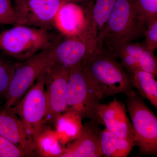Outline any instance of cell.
Masks as SVG:
<instances>
[{
	"label": "cell",
	"mask_w": 157,
	"mask_h": 157,
	"mask_svg": "<svg viewBox=\"0 0 157 157\" xmlns=\"http://www.w3.org/2000/svg\"><path fill=\"white\" fill-rule=\"evenodd\" d=\"M117 58L102 46L90 52L81 64L103 98L118 94L128 97L134 91L130 74Z\"/></svg>",
	"instance_id": "cell-1"
},
{
	"label": "cell",
	"mask_w": 157,
	"mask_h": 157,
	"mask_svg": "<svg viewBox=\"0 0 157 157\" xmlns=\"http://www.w3.org/2000/svg\"><path fill=\"white\" fill-rule=\"evenodd\" d=\"M145 28L132 0H117L107 23L96 40L94 50L105 44L111 51L143 36Z\"/></svg>",
	"instance_id": "cell-2"
},
{
	"label": "cell",
	"mask_w": 157,
	"mask_h": 157,
	"mask_svg": "<svg viewBox=\"0 0 157 157\" xmlns=\"http://www.w3.org/2000/svg\"><path fill=\"white\" fill-rule=\"evenodd\" d=\"M61 39L60 36L44 29L16 25L0 33V51L22 62Z\"/></svg>",
	"instance_id": "cell-3"
},
{
	"label": "cell",
	"mask_w": 157,
	"mask_h": 157,
	"mask_svg": "<svg viewBox=\"0 0 157 157\" xmlns=\"http://www.w3.org/2000/svg\"><path fill=\"white\" fill-rule=\"evenodd\" d=\"M139 155H157V118L135 91L126 101Z\"/></svg>",
	"instance_id": "cell-4"
},
{
	"label": "cell",
	"mask_w": 157,
	"mask_h": 157,
	"mask_svg": "<svg viewBox=\"0 0 157 157\" xmlns=\"http://www.w3.org/2000/svg\"><path fill=\"white\" fill-rule=\"evenodd\" d=\"M102 99L81 64L69 70L66 110L74 111L82 119L98 121L96 107Z\"/></svg>",
	"instance_id": "cell-5"
},
{
	"label": "cell",
	"mask_w": 157,
	"mask_h": 157,
	"mask_svg": "<svg viewBox=\"0 0 157 157\" xmlns=\"http://www.w3.org/2000/svg\"><path fill=\"white\" fill-rule=\"evenodd\" d=\"M57 42L25 60L16 63L4 110L16 105L45 71L50 61L52 50Z\"/></svg>",
	"instance_id": "cell-6"
},
{
	"label": "cell",
	"mask_w": 157,
	"mask_h": 157,
	"mask_svg": "<svg viewBox=\"0 0 157 157\" xmlns=\"http://www.w3.org/2000/svg\"><path fill=\"white\" fill-rule=\"evenodd\" d=\"M44 72L45 71L19 102L8 109L19 117L33 137L45 125L47 103Z\"/></svg>",
	"instance_id": "cell-7"
},
{
	"label": "cell",
	"mask_w": 157,
	"mask_h": 157,
	"mask_svg": "<svg viewBox=\"0 0 157 157\" xmlns=\"http://www.w3.org/2000/svg\"><path fill=\"white\" fill-rule=\"evenodd\" d=\"M69 2L70 0H15L16 25L50 31L54 27L55 18L60 8Z\"/></svg>",
	"instance_id": "cell-8"
},
{
	"label": "cell",
	"mask_w": 157,
	"mask_h": 157,
	"mask_svg": "<svg viewBox=\"0 0 157 157\" xmlns=\"http://www.w3.org/2000/svg\"><path fill=\"white\" fill-rule=\"evenodd\" d=\"M47 110L45 124H52L66 111L69 70L49 62L44 72Z\"/></svg>",
	"instance_id": "cell-9"
},
{
	"label": "cell",
	"mask_w": 157,
	"mask_h": 157,
	"mask_svg": "<svg viewBox=\"0 0 157 157\" xmlns=\"http://www.w3.org/2000/svg\"><path fill=\"white\" fill-rule=\"evenodd\" d=\"M96 113L98 121L110 133L135 143L134 128L124 103L116 99L107 104L100 103L96 107Z\"/></svg>",
	"instance_id": "cell-10"
},
{
	"label": "cell",
	"mask_w": 157,
	"mask_h": 157,
	"mask_svg": "<svg viewBox=\"0 0 157 157\" xmlns=\"http://www.w3.org/2000/svg\"><path fill=\"white\" fill-rule=\"evenodd\" d=\"M91 52L89 42L82 35L64 37L52 48L50 61L70 70L81 64Z\"/></svg>",
	"instance_id": "cell-11"
},
{
	"label": "cell",
	"mask_w": 157,
	"mask_h": 157,
	"mask_svg": "<svg viewBox=\"0 0 157 157\" xmlns=\"http://www.w3.org/2000/svg\"><path fill=\"white\" fill-rule=\"evenodd\" d=\"M121 60V64L131 74L137 70H143L157 76V59L154 52L148 50L144 43L129 42L111 51Z\"/></svg>",
	"instance_id": "cell-12"
},
{
	"label": "cell",
	"mask_w": 157,
	"mask_h": 157,
	"mask_svg": "<svg viewBox=\"0 0 157 157\" xmlns=\"http://www.w3.org/2000/svg\"><path fill=\"white\" fill-rule=\"evenodd\" d=\"M98 121L90 120L83 124L81 134L68 144L61 157H101L102 130Z\"/></svg>",
	"instance_id": "cell-13"
},
{
	"label": "cell",
	"mask_w": 157,
	"mask_h": 157,
	"mask_svg": "<svg viewBox=\"0 0 157 157\" xmlns=\"http://www.w3.org/2000/svg\"><path fill=\"white\" fill-rule=\"evenodd\" d=\"M0 135L22 151L26 157L36 156L33 138L19 117L9 110L0 111Z\"/></svg>",
	"instance_id": "cell-14"
},
{
	"label": "cell",
	"mask_w": 157,
	"mask_h": 157,
	"mask_svg": "<svg viewBox=\"0 0 157 157\" xmlns=\"http://www.w3.org/2000/svg\"><path fill=\"white\" fill-rule=\"evenodd\" d=\"M87 25V13L82 6L73 2H67L57 14L54 28L64 37L79 36L84 33Z\"/></svg>",
	"instance_id": "cell-15"
},
{
	"label": "cell",
	"mask_w": 157,
	"mask_h": 157,
	"mask_svg": "<svg viewBox=\"0 0 157 157\" xmlns=\"http://www.w3.org/2000/svg\"><path fill=\"white\" fill-rule=\"evenodd\" d=\"M117 0H95L87 13V25L82 35L89 41L92 52L96 40L107 23Z\"/></svg>",
	"instance_id": "cell-16"
},
{
	"label": "cell",
	"mask_w": 157,
	"mask_h": 157,
	"mask_svg": "<svg viewBox=\"0 0 157 157\" xmlns=\"http://www.w3.org/2000/svg\"><path fill=\"white\" fill-rule=\"evenodd\" d=\"M82 119L78 113L71 110H66L57 118L53 125L63 146L75 140L80 135L83 126Z\"/></svg>",
	"instance_id": "cell-17"
},
{
	"label": "cell",
	"mask_w": 157,
	"mask_h": 157,
	"mask_svg": "<svg viewBox=\"0 0 157 157\" xmlns=\"http://www.w3.org/2000/svg\"><path fill=\"white\" fill-rule=\"evenodd\" d=\"M36 156L61 157L66 147L60 142L55 130L45 124L33 137Z\"/></svg>",
	"instance_id": "cell-18"
},
{
	"label": "cell",
	"mask_w": 157,
	"mask_h": 157,
	"mask_svg": "<svg viewBox=\"0 0 157 157\" xmlns=\"http://www.w3.org/2000/svg\"><path fill=\"white\" fill-rule=\"evenodd\" d=\"M101 146L103 156L126 157L135 144L131 140L116 136L105 128L101 132Z\"/></svg>",
	"instance_id": "cell-19"
},
{
	"label": "cell",
	"mask_w": 157,
	"mask_h": 157,
	"mask_svg": "<svg viewBox=\"0 0 157 157\" xmlns=\"http://www.w3.org/2000/svg\"><path fill=\"white\" fill-rule=\"evenodd\" d=\"M130 75L133 87L139 90L142 98L147 99L157 108L156 76L153 73L140 70H135Z\"/></svg>",
	"instance_id": "cell-20"
},
{
	"label": "cell",
	"mask_w": 157,
	"mask_h": 157,
	"mask_svg": "<svg viewBox=\"0 0 157 157\" xmlns=\"http://www.w3.org/2000/svg\"><path fill=\"white\" fill-rule=\"evenodd\" d=\"M138 17L144 25L157 17V0H132Z\"/></svg>",
	"instance_id": "cell-21"
},
{
	"label": "cell",
	"mask_w": 157,
	"mask_h": 157,
	"mask_svg": "<svg viewBox=\"0 0 157 157\" xmlns=\"http://www.w3.org/2000/svg\"><path fill=\"white\" fill-rule=\"evenodd\" d=\"M16 63L4 59L0 56V99L6 98L14 74Z\"/></svg>",
	"instance_id": "cell-22"
},
{
	"label": "cell",
	"mask_w": 157,
	"mask_h": 157,
	"mask_svg": "<svg viewBox=\"0 0 157 157\" xmlns=\"http://www.w3.org/2000/svg\"><path fill=\"white\" fill-rule=\"evenodd\" d=\"M0 25H16L15 11L11 0H0Z\"/></svg>",
	"instance_id": "cell-23"
},
{
	"label": "cell",
	"mask_w": 157,
	"mask_h": 157,
	"mask_svg": "<svg viewBox=\"0 0 157 157\" xmlns=\"http://www.w3.org/2000/svg\"><path fill=\"white\" fill-rule=\"evenodd\" d=\"M146 48L154 52L157 47V17L152 20L147 24L144 32Z\"/></svg>",
	"instance_id": "cell-24"
},
{
	"label": "cell",
	"mask_w": 157,
	"mask_h": 157,
	"mask_svg": "<svg viewBox=\"0 0 157 157\" xmlns=\"http://www.w3.org/2000/svg\"><path fill=\"white\" fill-rule=\"evenodd\" d=\"M26 157L25 154L0 135V157Z\"/></svg>",
	"instance_id": "cell-25"
},
{
	"label": "cell",
	"mask_w": 157,
	"mask_h": 157,
	"mask_svg": "<svg viewBox=\"0 0 157 157\" xmlns=\"http://www.w3.org/2000/svg\"><path fill=\"white\" fill-rule=\"evenodd\" d=\"M71 2H73L79 4L82 6L83 9L87 12H89L95 0H70Z\"/></svg>",
	"instance_id": "cell-26"
}]
</instances>
